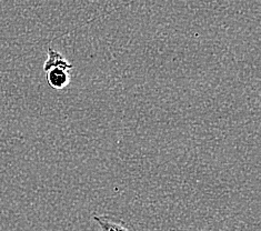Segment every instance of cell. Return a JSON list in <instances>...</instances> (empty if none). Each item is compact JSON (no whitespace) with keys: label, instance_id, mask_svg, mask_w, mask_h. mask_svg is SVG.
I'll return each instance as SVG.
<instances>
[{"label":"cell","instance_id":"7a4b0ae2","mask_svg":"<svg viewBox=\"0 0 261 231\" xmlns=\"http://www.w3.org/2000/svg\"><path fill=\"white\" fill-rule=\"evenodd\" d=\"M46 80L47 84L50 86L53 89H65L66 87L70 84V71L60 69V68H53V69L46 72Z\"/></svg>","mask_w":261,"mask_h":231},{"label":"cell","instance_id":"3957f363","mask_svg":"<svg viewBox=\"0 0 261 231\" xmlns=\"http://www.w3.org/2000/svg\"><path fill=\"white\" fill-rule=\"evenodd\" d=\"M53 68H60V69L71 71L73 69V66L64 57L63 54L49 47L47 52V60L43 64V71L47 72Z\"/></svg>","mask_w":261,"mask_h":231},{"label":"cell","instance_id":"6da1fadb","mask_svg":"<svg viewBox=\"0 0 261 231\" xmlns=\"http://www.w3.org/2000/svg\"><path fill=\"white\" fill-rule=\"evenodd\" d=\"M92 219L100 231H137L134 226L125 220L109 215H92Z\"/></svg>","mask_w":261,"mask_h":231}]
</instances>
